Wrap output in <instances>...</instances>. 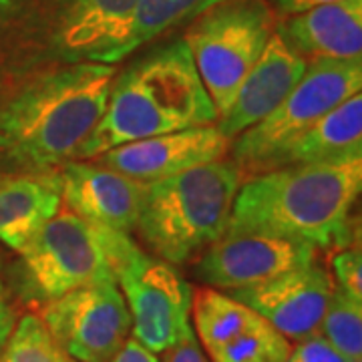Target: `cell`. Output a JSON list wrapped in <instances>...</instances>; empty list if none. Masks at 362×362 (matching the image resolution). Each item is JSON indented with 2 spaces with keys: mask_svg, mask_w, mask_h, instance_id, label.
Masks as SVG:
<instances>
[{
  "mask_svg": "<svg viewBox=\"0 0 362 362\" xmlns=\"http://www.w3.org/2000/svg\"><path fill=\"white\" fill-rule=\"evenodd\" d=\"M290 349V340L262 320L254 328L206 354L211 362H284Z\"/></svg>",
  "mask_w": 362,
  "mask_h": 362,
  "instance_id": "cell-22",
  "label": "cell"
},
{
  "mask_svg": "<svg viewBox=\"0 0 362 362\" xmlns=\"http://www.w3.org/2000/svg\"><path fill=\"white\" fill-rule=\"evenodd\" d=\"M328 2H337V0H266V4L270 6L272 13L278 14L280 18L310 11L314 6H322V4H328Z\"/></svg>",
  "mask_w": 362,
  "mask_h": 362,
  "instance_id": "cell-29",
  "label": "cell"
},
{
  "mask_svg": "<svg viewBox=\"0 0 362 362\" xmlns=\"http://www.w3.org/2000/svg\"><path fill=\"white\" fill-rule=\"evenodd\" d=\"M40 320L77 362H109L131 337L129 308L117 282L81 286L52 298Z\"/></svg>",
  "mask_w": 362,
  "mask_h": 362,
  "instance_id": "cell-10",
  "label": "cell"
},
{
  "mask_svg": "<svg viewBox=\"0 0 362 362\" xmlns=\"http://www.w3.org/2000/svg\"><path fill=\"white\" fill-rule=\"evenodd\" d=\"M332 290L330 272L310 264L262 284L226 290V294L246 304L290 342H300L318 334Z\"/></svg>",
  "mask_w": 362,
  "mask_h": 362,
  "instance_id": "cell-12",
  "label": "cell"
},
{
  "mask_svg": "<svg viewBox=\"0 0 362 362\" xmlns=\"http://www.w3.org/2000/svg\"><path fill=\"white\" fill-rule=\"evenodd\" d=\"M306 65L308 61L274 30L266 51L240 85L230 109L218 119L223 137L232 141L270 115L296 87Z\"/></svg>",
  "mask_w": 362,
  "mask_h": 362,
  "instance_id": "cell-15",
  "label": "cell"
},
{
  "mask_svg": "<svg viewBox=\"0 0 362 362\" xmlns=\"http://www.w3.org/2000/svg\"><path fill=\"white\" fill-rule=\"evenodd\" d=\"M284 362H349L342 354H338L320 334L304 338L290 349V354Z\"/></svg>",
  "mask_w": 362,
  "mask_h": 362,
  "instance_id": "cell-25",
  "label": "cell"
},
{
  "mask_svg": "<svg viewBox=\"0 0 362 362\" xmlns=\"http://www.w3.org/2000/svg\"><path fill=\"white\" fill-rule=\"evenodd\" d=\"M159 354H161V362H209L206 350L202 349L199 340L195 337L192 324L171 346Z\"/></svg>",
  "mask_w": 362,
  "mask_h": 362,
  "instance_id": "cell-26",
  "label": "cell"
},
{
  "mask_svg": "<svg viewBox=\"0 0 362 362\" xmlns=\"http://www.w3.org/2000/svg\"><path fill=\"white\" fill-rule=\"evenodd\" d=\"M21 254L28 282L45 300L81 286L115 282L97 228L69 207H61Z\"/></svg>",
  "mask_w": 362,
  "mask_h": 362,
  "instance_id": "cell-8",
  "label": "cell"
},
{
  "mask_svg": "<svg viewBox=\"0 0 362 362\" xmlns=\"http://www.w3.org/2000/svg\"><path fill=\"white\" fill-rule=\"evenodd\" d=\"M214 2L220 0H135L127 39L119 51V61L131 57L147 42L165 37L180 26L189 25Z\"/></svg>",
  "mask_w": 362,
  "mask_h": 362,
  "instance_id": "cell-20",
  "label": "cell"
},
{
  "mask_svg": "<svg viewBox=\"0 0 362 362\" xmlns=\"http://www.w3.org/2000/svg\"><path fill=\"white\" fill-rule=\"evenodd\" d=\"M264 320L246 304L216 288H195L192 300V326L202 349H218Z\"/></svg>",
  "mask_w": 362,
  "mask_h": 362,
  "instance_id": "cell-19",
  "label": "cell"
},
{
  "mask_svg": "<svg viewBox=\"0 0 362 362\" xmlns=\"http://www.w3.org/2000/svg\"><path fill=\"white\" fill-rule=\"evenodd\" d=\"M115 282L131 314V337L151 352H163L192 324L194 288L165 259L137 250Z\"/></svg>",
  "mask_w": 362,
  "mask_h": 362,
  "instance_id": "cell-9",
  "label": "cell"
},
{
  "mask_svg": "<svg viewBox=\"0 0 362 362\" xmlns=\"http://www.w3.org/2000/svg\"><path fill=\"white\" fill-rule=\"evenodd\" d=\"M218 117L192 52L180 37L157 45L115 75L107 109L81 145L77 159H93L145 137L211 125Z\"/></svg>",
  "mask_w": 362,
  "mask_h": 362,
  "instance_id": "cell-3",
  "label": "cell"
},
{
  "mask_svg": "<svg viewBox=\"0 0 362 362\" xmlns=\"http://www.w3.org/2000/svg\"><path fill=\"white\" fill-rule=\"evenodd\" d=\"M63 204L93 226L131 233L137 228L145 183L115 169L73 159L61 171Z\"/></svg>",
  "mask_w": 362,
  "mask_h": 362,
  "instance_id": "cell-14",
  "label": "cell"
},
{
  "mask_svg": "<svg viewBox=\"0 0 362 362\" xmlns=\"http://www.w3.org/2000/svg\"><path fill=\"white\" fill-rule=\"evenodd\" d=\"M63 207L59 171H0V240L18 254Z\"/></svg>",
  "mask_w": 362,
  "mask_h": 362,
  "instance_id": "cell-17",
  "label": "cell"
},
{
  "mask_svg": "<svg viewBox=\"0 0 362 362\" xmlns=\"http://www.w3.org/2000/svg\"><path fill=\"white\" fill-rule=\"evenodd\" d=\"M115 65L75 63L45 71L0 107V171H57L77 159L101 121Z\"/></svg>",
  "mask_w": 362,
  "mask_h": 362,
  "instance_id": "cell-1",
  "label": "cell"
},
{
  "mask_svg": "<svg viewBox=\"0 0 362 362\" xmlns=\"http://www.w3.org/2000/svg\"><path fill=\"white\" fill-rule=\"evenodd\" d=\"M0 362H77L71 358L49 334L47 326L42 324L40 316L26 314L23 316Z\"/></svg>",
  "mask_w": 362,
  "mask_h": 362,
  "instance_id": "cell-23",
  "label": "cell"
},
{
  "mask_svg": "<svg viewBox=\"0 0 362 362\" xmlns=\"http://www.w3.org/2000/svg\"><path fill=\"white\" fill-rule=\"evenodd\" d=\"M276 33L306 61H362V0H337L286 16Z\"/></svg>",
  "mask_w": 362,
  "mask_h": 362,
  "instance_id": "cell-16",
  "label": "cell"
},
{
  "mask_svg": "<svg viewBox=\"0 0 362 362\" xmlns=\"http://www.w3.org/2000/svg\"><path fill=\"white\" fill-rule=\"evenodd\" d=\"M318 334L349 362H362V300L334 284Z\"/></svg>",
  "mask_w": 362,
  "mask_h": 362,
  "instance_id": "cell-21",
  "label": "cell"
},
{
  "mask_svg": "<svg viewBox=\"0 0 362 362\" xmlns=\"http://www.w3.org/2000/svg\"><path fill=\"white\" fill-rule=\"evenodd\" d=\"M228 149L230 139L211 123L123 143L93 159H97L95 163L115 169L131 180L149 183L185 169L220 161Z\"/></svg>",
  "mask_w": 362,
  "mask_h": 362,
  "instance_id": "cell-13",
  "label": "cell"
},
{
  "mask_svg": "<svg viewBox=\"0 0 362 362\" xmlns=\"http://www.w3.org/2000/svg\"><path fill=\"white\" fill-rule=\"evenodd\" d=\"M244 173L233 159H220L145 183L137 233L153 256L187 264L228 230Z\"/></svg>",
  "mask_w": 362,
  "mask_h": 362,
  "instance_id": "cell-5",
  "label": "cell"
},
{
  "mask_svg": "<svg viewBox=\"0 0 362 362\" xmlns=\"http://www.w3.org/2000/svg\"><path fill=\"white\" fill-rule=\"evenodd\" d=\"M334 284L349 292L350 296L362 300V252L358 247H349L338 252L332 258Z\"/></svg>",
  "mask_w": 362,
  "mask_h": 362,
  "instance_id": "cell-24",
  "label": "cell"
},
{
  "mask_svg": "<svg viewBox=\"0 0 362 362\" xmlns=\"http://www.w3.org/2000/svg\"><path fill=\"white\" fill-rule=\"evenodd\" d=\"M109 362H159L157 361L156 352H151L149 349H145L137 338L129 337L123 346L117 350L115 356Z\"/></svg>",
  "mask_w": 362,
  "mask_h": 362,
  "instance_id": "cell-28",
  "label": "cell"
},
{
  "mask_svg": "<svg viewBox=\"0 0 362 362\" xmlns=\"http://www.w3.org/2000/svg\"><path fill=\"white\" fill-rule=\"evenodd\" d=\"M362 61H308L298 85L254 127L235 137L233 161L256 175L276 151L316 125L338 105L362 93Z\"/></svg>",
  "mask_w": 362,
  "mask_h": 362,
  "instance_id": "cell-7",
  "label": "cell"
},
{
  "mask_svg": "<svg viewBox=\"0 0 362 362\" xmlns=\"http://www.w3.org/2000/svg\"><path fill=\"white\" fill-rule=\"evenodd\" d=\"M135 0H0V71L25 81L75 63L117 65Z\"/></svg>",
  "mask_w": 362,
  "mask_h": 362,
  "instance_id": "cell-4",
  "label": "cell"
},
{
  "mask_svg": "<svg viewBox=\"0 0 362 362\" xmlns=\"http://www.w3.org/2000/svg\"><path fill=\"white\" fill-rule=\"evenodd\" d=\"M352 157H362V93L352 95L306 133L276 151L258 173L292 165L330 163Z\"/></svg>",
  "mask_w": 362,
  "mask_h": 362,
  "instance_id": "cell-18",
  "label": "cell"
},
{
  "mask_svg": "<svg viewBox=\"0 0 362 362\" xmlns=\"http://www.w3.org/2000/svg\"><path fill=\"white\" fill-rule=\"evenodd\" d=\"M14 326H16V312H14L6 288L0 282V358L4 354L8 340L13 337Z\"/></svg>",
  "mask_w": 362,
  "mask_h": 362,
  "instance_id": "cell-27",
  "label": "cell"
},
{
  "mask_svg": "<svg viewBox=\"0 0 362 362\" xmlns=\"http://www.w3.org/2000/svg\"><path fill=\"white\" fill-rule=\"evenodd\" d=\"M316 264V247L266 232H226L202 254L195 276L209 288L235 290Z\"/></svg>",
  "mask_w": 362,
  "mask_h": 362,
  "instance_id": "cell-11",
  "label": "cell"
},
{
  "mask_svg": "<svg viewBox=\"0 0 362 362\" xmlns=\"http://www.w3.org/2000/svg\"><path fill=\"white\" fill-rule=\"evenodd\" d=\"M362 189V157L258 173L240 185L226 232H266L314 247L350 244V211Z\"/></svg>",
  "mask_w": 362,
  "mask_h": 362,
  "instance_id": "cell-2",
  "label": "cell"
},
{
  "mask_svg": "<svg viewBox=\"0 0 362 362\" xmlns=\"http://www.w3.org/2000/svg\"><path fill=\"white\" fill-rule=\"evenodd\" d=\"M274 30L276 14L266 0H220L187 25L181 39L220 117L264 54Z\"/></svg>",
  "mask_w": 362,
  "mask_h": 362,
  "instance_id": "cell-6",
  "label": "cell"
}]
</instances>
